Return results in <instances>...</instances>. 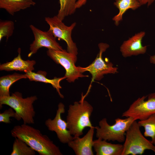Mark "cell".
Returning a JSON list of instances; mask_svg holds the SVG:
<instances>
[{
	"label": "cell",
	"mask_w": 155,
	"mask_h": 155,
	"mask_svg": "<svg viewBox=\"0 0 155 155\" xmlns=\"http://www.w3.org/2000/svg\"><path fill=\"white\" fill-rule=\"evenodd\" d=\"M36 4L33 0H0V8L12 16Z\"/></svg>",
	"instance_id": "obj_17"
},
{
	"label": "cell",
	"mask_w": 155,
	"mask_h": 155,
	"mask_svg": "<svg viewBox=\"0 0 155 155\" xmlns=\"http://www.w3.org/2000/svg\"><path fill=\"white\" fill-rule=\"evenodd\" d=\"M135 120H136L131 117L124 119L118 118L115 120L114 124L111 125L108 123L106 119L104 118L99 121V126L95 127L96 136L107 141L123 142L126 131Z\"/></svg>",
	"instance_id": "obj_4"
},
{
	"label": "cell",
	"mask_w": 155,
	"mask_h": 155,
	"mask_svg": "<svg viewBox=\"0 0 155 155\" xmlns=\"http://www.w3.org/2000/svg\"><path fill=\"white\" fill-rule=\"evenodd\" d=\"M14 29V23L11 20L1 21L0 22V41L3 37L7 40L13 34Z\"/></svg>",
	"instance_id": "obj_23"
},
{
	"label": "cell",
	"mask_w": 155,
	"mask_h": 155,
	"mask_svg": "<svg viewBox=\"0 0 155 155\" xmlns=\"http://www.w3.org/2000/svg\"><path fill=\"white\" fill-rule=\"evenodd\" d=\"M93 148L96 155H122L123 145L98 138L94 140Z\"/></svg>",
	"instance_id": "obj_15"
},
{
	"label": "cell",
	"mask_w": 155,
	"mask_h": 155,
	"mask_svg": "<svg viewBox=\"0 0 155 155\" xmlns=\"http://www.w3.org/2000/svg\"><path fill=\"white\" fill-rule=\"evenodd\" d=\"M150 62L155 65V55L151 56L150 58Z\"/></svg>",
	"instance_id": "obj_27"
},
{
	"label": "cell",
	"mask_w": 155,
	"mask_h": 155,
	"mask_svg": "<svg viewBox=\"0 0 155 155\" xmlns=\"http://www.w3.org/2000/svg\"><path fill=\"white\" fill-rule=\"evenodd\" d=\"M25 74L27 78L31 81L40 82L51 84L56 89L60 97L62 98H64V96L60 91V90L61 88V87L60 83L61 80L65 79L64 76L60 78L55 77L52 79H49L46 77L47 73L41 70L39 71L36 73L29 71Z\"/></svg>",
	"instance_id": "obj_16"
},
{
	"label": "cell",
	"mask_w": 155,
	"mask_h": 155,
	"mask_svg": "<svg viewBox=\"0 0 155 155\" xmlns=\"http://www.w3.org/2000/svg\"><path fill=\"white\" fill-rule=\"evenodd\" d=\"M65 107L63 103H59L55 118L53 119L49 118L46 120L45 124L49 130L55 132L61 143L67 144L73 139V137L67 129L66 121L61 118V114L65 112Z\"/></svg>",
	"instance_id": "obj_11"
},
{
	"label": "cell",
	"mask_w": 155,
	"mask_h": 155,
	"mask_svg": "<svg viewBox=\"0 0 155 155\" xmlns=\"http://www.w3.org/2000/svg\"><path fill=\"white\" fill-rule=\"evenodd\" d=\"M13 117L18 121L20 120L14 110L10 107L0 113V122L9 124L11 123L10 117Z\"/></svg>",
	"instance_id": "obj_24"
},
{
	"label": "cell",
	"mask_w": 155,
	"mask_h": 155,
	"mask_svg": "<svg viewBox=\"0 0 155 155\" xmlns=\"http://www.w3.org/2000/svg\"><path fill=\"white\" fill-rule=\"evenodd\" d=\"M99 51L93 62L86 67L78 66L82 73L88 71L91 74L92 80H100L104 75L108 74H115L118 72V68L108 61L104 60L102 58L103 53L109 48V45L106 43H100L98 44Z\"/></svg>",
	"instance_id": "obj_8"
},
{
	"label": "cell",
	"mask_w": 155,
	"mask_h": 155,
	"mask_svg": "<svg viewBox=\"0 0 155 155\" xmlns=\"http://www.w3.org/2000/svg\"><path fill=\"white\" fill-rule=\"evenodd\" d=\"M27 78L25 74L15 73L11 75L2 76L0 78V97L10 96L9 89L14 83L22 79Z\"/></svg>",
	"instance_id": "obj_19"
},
{
	"label": "cell",
	"mask_w": 155,
	"mask_h": 155,
	"mask_svg": "<svg viewBox=\"0 0 155 155\" xmlns=\"http://www.w3.org/2000/svg\"><path fill=\"white\" fill-rule=\"evenodd\" d=\"M45 21L49 25L48 31L55 38L64 40L67 44V51L75 57L78 54V49L72 37V32L76 25L75 22L70 26L66 25L57 16L53 17H46Z\"/></svg>",
	"instance_id": "obj_6"
},
{
	"label": "cell",
	"mask_w": 155,
	"mask_h": 155,
	"mask_svg": "<svg viewBox=\"0 0 155 155\" xmlns=\"http://www.w3.org/2000/svg\"><path fill=\"white\" fill-rule=\"evenodd\" d=\"M47 55L57 64L61 65L65 70L64 77L69 82H74L79 78L88 77L84 75L80 71L75 63L77 57L65 50H48L46 52Z\"/></svg>",
	"instance_id": "obj_7"
},
{
	"label": "cell",
	"mask_w": 155,
	"mask_h": 155,
	"mask_svg": "<svg viewBox=\"0 0 155 155\" xmlns=\"http://www.w3.org/2000/svg\"><path fill=\"white\" fill-rule=\"evenodd\" d=\"M141 5H147L148 6L151 5L154 1L155 0H137Z\"/></svg>",
	"instance_id": "obj_25"
},
{
	"label": "cell",
	"mask_w": 155,
	"mask_h": 155,
	"mask_svg": "<svg viewBox=\"0 0 155 155\" xmlns=\"http://www.w3.org/2000/svg\"><path fill=\"white\" fill-rule=\"evenodd\" d=\"M78 0H59L60 8L57 15L63 21L65 17L74 13L76 9V3Z\"/></svg>",
	"instance_id": "obj_20"
},
{
	"label": "cell",
	"mask_w": 155,
	"mask_h": 155,
	"mask_svg": "<svg viewBox=\"0 0 155 155\" xmlns=\"http://www.w3.org/2000/svg\"><path fill=\"white\" fill-rule=\"evenodd\" d=\"M11 136L20 139L40 155H62L59 147L46 135L38 129L23 123L14 126L11 131Z\"/></svg>",
	"instance_id": "obj_1"
},
{
	"label": "cell",
	"mask_w": 155,
	"mask_h": 155,
	"mask_svg": "<svg viewBox=\"0 0 155 155\" xmlns=\"http://www.w3.org/2000/svg\"><path fill=\"white\" fill-rule=\"evenodd\" d=\"M138 123L140 127H143L144 128V136L150 137L152 143L155 145V114L145 120H140Z\"/></svg>",
	"instance_id": "obj_21"
},
{
	"label": "cell",
	"mask_w": 155,
	"mask_h": 155,
	"mask_svg": "<svg viewBox=\"0 0 155 155\" xmlns=\"http://www.w3.org/2000/svg\"><path fill=\"white\" fill-rule=\"evenodd\" d=\"M140 127L135 120L126 131L122 155H142L146 150L155 153V146L142 135Z\"/></svg>",
	"instance_id": "obj_5"
},
{
	"label": "cell",
	"mask_w": 155,
	"mask_h": 155,
	"mask_svg": "<svg viewBox=\"0 0 155 155\" xmlns=\"http://www.w3.org/2000/svg\"><path fill=\"white\" fill-rule=\"evenodd\" d=\"M146 97L143 96L135 100L123 113L122 116L141 121L155 114V93L149 95L147 100H145Z\"/></svg>",
	"instance_id": "obj_9"
},
{
	"label": "cell",
	"mask_w": 155,
	"mask_h": 155,
	"mask_svg": "<svg viewBox=\"0 0 155 155\" xmlns=\"http://www.w3.org/2000/svg\"><path fill=\"white\" fill-rule=\"evenodd\" d=\"M145 34V32H140L123 42L120 48L123 57L143 54L146 52L147 46L142 44V40Z\"/></svg>",
	"instance_id": "obj_13"
},
{
	"label": "cell",
	"mask_w": 155,
	"mask_h": 155,
	"mask_svg": "<svg viewBox=\"0 0 155 155\" xmlns=\"http://www.w3.org/2000/svg\"><path fill=\"white\" fill-rule=\"evenodd\" d=\"M82 94L81 100L69 106L66 117L67 128L73 136H80L83 134L86 127H93L90 118L93 110L92 106L84 99Z\"/></svg>",
	"instance_id": "obj_2"
},
{
	"label": "cell",
	"mask_w": 155,
	"mask_h": 155,
	"mask_svg": "<svg viewBox=\"0 0 155 155\" xmlns=\"http://www.w3.org/2000/svg\"><path fill=\"white\" fill-rule=\"evenodd\" d=\"M18 55L12 61L1 64L0 70L6 71H13L24 72L25 73L34 70V65L36 62L34 60H24L21 56V49L18 50Z\"/></svg>",
	"instance_id": "obj_14"
},
{
	"label": "cell",
	"mask_w": 155,
	"mask_h": 155,
	"mask_svg": "<svg viewBox=\"0 0 155 155\" xmlns=\"http://www.w3.org/2000/svg\"><path fill=\"white\" fill-rule=\"evenodd\" d=\"M87 133L83 137L73 136V139L67 143L68 146L76 155H93L92 150L93 137L95 127L90 128Z\"/></svg>",
	"instance_id": "obj_12"
},
{
	"label": "cell",
	"mask_w": 155,
	"mask_h": 155,
	"mask_svg": "<svg viewBox=\"0 0 155 155\" xmlns=\"http://www.w3.org/2000/svg\"><path fill=\"white\" fill-rule=\"evenodd\" d=\"M114 4L119 10L118 13L112 18L116 26L119 25L123 15L128 10H135L141 6L137 0H115Z\"/></svg>",
	"instance_id": "obj_18"
},
{
	"label": "cell",
	"mask_w": 155,
	"mask_h": 155,
	"mask_svg": "<svg viewBox=\"0 0 155 155\" xmlns=\"http://www.w3.org/2000/svg\"><path fill=\"white\" fill-rule=\"evenodd\" d=\"M37 99L36 96L24 98L21 93L16 92L9 96L0 97V108L3 105H7L14 110L24 124H34L36 113L33 104Z\"/></svg>",
	"instance_id": "obj_3"
},
{
	"label": "cell",
	"mask_w": 155,
	"mask_h": 155,
	"mask_svg": "<svg viewBox=\"0 0 155 155\" xmlns=\"http://www.w3.org/2000/svg\"><path fill=\"white\" fill-rule=\"evenodd\" d=\"M87 0H78L75 4L76 8H79L85 5Z\"/></svg>",
	"instance_id": "obj_26"
},
{
	"label": "cell",
	"mask_w": 155,
	"mask_h": 155,
	"mask_svg": "<svg viewBox=\"0 0 155 155\" xmlns=\"http://www.w3.org/2000/svg\"><path fill=\"white\" fill-rule=\"evenodd\" d=\"M30 27L34 35V40L30 45L28 57L36 53L39 49L43 47L47 48L48 50H63L57 41L56 38L48 31H43L32 24L30 26Z\"/></svg>",
	"instance_id": "obj_10"
},
{
	"label": "cell",
	"mask_w": 155,
	"mask_h": 155,
	"mask_svg": "<svg viewBox=\"0 0 155 155\" xmlns=\"http://www.w3.org/2000/svg\"><path fill=\"white\" fill-rule=\"evenodd\" d=\"M35 151L22 140L15 138L11 155H35Z\"/></svg>",
	"instance_id": "obj_22"
}]
</instances>
